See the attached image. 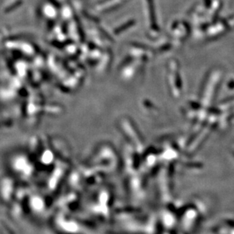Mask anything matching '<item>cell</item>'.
Returning a JSON list of instances; mask_svg holds the SVG:
<instances>
[{
  "label": "cell",
  "instance_id": "1",
  "mask_svg": "<svg viewBox=\"0 0 234 234\" xmlns=\"http://www.w3.org/2000/svg\"><path fill=\"white\" fill-rule=\"evenodd\" d=\"M134 23V22L133 21H130V22H128V23H125L124 25H123V26L121 27V29L119 28L118 30V32H122L123 31H125V30H127V28L133 26V24Z\"/></svg>",
  "mask_w": 234,
  "mask_h": 234
}]
</instances>
